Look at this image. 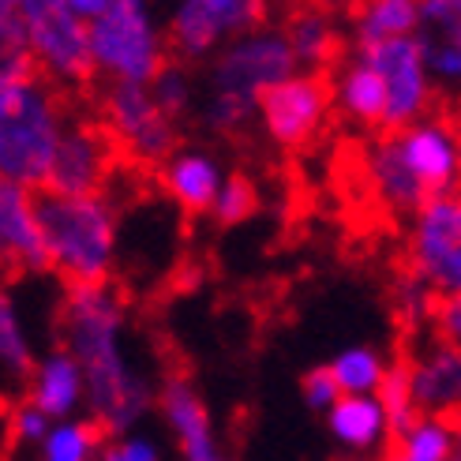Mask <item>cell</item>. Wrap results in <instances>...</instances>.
Here are the masks:
<instances>
[{
	"label": "cell",
	"mask_w": 461,
	"mask_h": 461,
	"mask_svg": "<svg viewBox=\"0 0 461 461\" xmlns=\"http://www.w3.org/2000/svg\"><path fill=\"white\" fill-rule=\"evenodd\" d=\"M117 143L98 121H68L50 188L57 195H105V184L117 161Z\"/></svg>",
	"instance_id": "obj_14"
},
{
	"label": "cell",
	"mask_w": 461,
	"mask_h": 461,
	"mask_svg": "<svg viewBox=\"0 0 461 461\" xmlns=\"http://www.w3.org/2000/svg\"><path fill=\"white\" fill-rule=\"evenodd\" d=\"M327 367L334 372L341 394H379V386L390 372V360L375 349V345H345V349H338Z\"/></svg>",
	"instance_id": "obj_25"
},
{
	"label": "cell",
	"mask_w": 461,
	"mask_h": 461,
	"mask_svg": "<svg viewBox=\"0 0 461 461\" xmlns=\"http://www.w3.org/2000/svg\"><path fill=\"white\" fill-rule=\"evenodd\" d=\"M259 206H263V195H259L256 176L229 173V180H225L218 203H214L211 218H214V225H225V229L229 225H244V221H251V218L259 214Z\"/></svg>",
	"instance_id": "obj_30"
},
{
	"label": "cell",
	"mask_w": 461,
	"mask_h": 461,
	"mask_svg": "<svg viewBox=\"0 0 461 461\" xmlns=\"http://www.w3.org/2000/svg\"><path fill=\"white\" fill-rule=\"evenodd\" d=\"M105 439L109 435L90 417L57 420L53 431L45 435V443L34 450V461H98Z\"/></svg>",
	"instance_id": "obj_26"
},
{
	"label": "cell",
	"mask_w": 461,
	"mask_h": 461,
	"mask_svg": "<svg viewBox=\"0 0 461 461\" xmlns=\"http://www.w3.org/2000/svg\"><path fill=\"white\" fill-rule=\"evenodd\" d=\"M417 45L439 95L461 98V0H420Z\"/></svg>",
	"instance_id": "obj_18"
},
{
	"label": "cell",
	"mask_w": 461,
	"mask_h": 461,
	"mask_svg": "<svg viewBox=\"0 0 461 461\" xmlns=\"http://www.w3.org/2000/svg\"><path fill=\"white\" fill-rule=\"evenodd\" d=\"M225 180H229V169L221 166V158L199 143H180L176 154L158 169L161 192L169 195L176 211L192 214V218L214 211Z\"/></svg>",
	"instance_id": "obj_15"
},
{
	"label": "cell",
	"mask_w": 461,
	"mask_h": 461,
	"mask_svg": "<svg viewBox=\"0 0 461 461\" xmlns=\"http://www.w3.org/2000/svg\"><path fill=\"white\" fill-rule=\"evenodd\" d=\"M301 398H304V405L312 409V412H327L345 398L341 394V386H338V379H334V372L327 364H319V367H308V372L301 375Z\"/></svg>",
	"instance_id": "obj_34"
},
{
	"label": "cell",
	"mask_w": 461,
	"mask_h": 461,
	"mask_svg": "<svg viewBox=\"0 0 461 461\" xmlns=\"http://www.w3.org/2000/svg\"><path fill=\"white\" fill-rule=\"evenodd\" d=\"M285 38L293 45L301 72H319L322 76V68H330L338 60V50H341V31L334 23V12L319 8V5L296 8L285 19Z\"/></svg>",
	"instance_id": "obj_22"
},
{
	"label": "cell",
	"mask_w": 461,
	"mask_h": 461,
	"mask_svg": "<svg viewBox=\"0 0 461 461\" xmlns=\"http://www.w3.org/2000/svg\"><path fill=\"white\" fill-rule=\"evenodd\" d=\"M322 420L334 447L349 457H383L394 443V428L375 394H345Z\"/></svg>",
	"instance_id": "obj_20"
},
{
	"label": "cell",
	"mask_w": 461,
	"mask_h": 461,
	"mask_svg": "<svg viewBox=\"0 0 461 461\" xmlns=\"http://www.w3.org/2000/svg\"><path fill=\"white\" fill-rule=\"evenodd\" d=\"M158 417L166 424L180 461H237L192 375L169 372L158 383Z\"/></svg>",
	"instance_id": "obj_13"
},
{
	"label": "cell",
	"mask_w": 461,
	"mask_h": 461,
	"mask_svg": "<svg viewBox=\"0 0 461 461\" xmlns=\"http://www.w3.org/2000/svg\"><path fill=\"white\" fill-rule=\"evenodd\" d=\"M274 0H173L166 12L173 60L211 64L229 41L270 27Z\"/></svg>",
	"instance_id": "obj_8"
},
{
	"label": "cell",
	"mask_w": 461,
	"mask_h": 461,
	"mask_svg": "<svg viewBox=\"0 0 461 461\" xmlns=\"http://www.w3.org/2000/svg\"><path fill=\"white\" fill-rule=\"evenodd\" d=\"M41 353H34V341H31V330L23 322V312L15 304V296L5 293L0 296V364L5 372L19 383H27V375L34 372Z\"/></svg>",
	"instance_id": "obj_27"
},
{
	"label": "cell",
	"mask_w": 461,
	"mask_h": 461,
	"mask_svg": "<svg viewBox=\"0 0 461 461\" xmlns=\"http://www.w3.org/2000/svg\"><path fill=\"white\" fill-rule=\"evenodd\" d=\"M360 173L383 211L412 218L431 199L461 188V131L450 117L386 131L364 147Z\"/></svg>",
	"instance_id": "obj_2"
},
{
	"label": "cell",
	"mask_w": 461,
	"mask_h": 461,
	"mask_svg": "<svg viewBox=\"0 0 461 461\" xmlns=\"http://www.w3.org/2000/svg\"><path fill=\"white\" fill-rule=\"evenodd\" d=\"M420 23V0H360L353 8V50H372L398 38H412Z\"/></svg>",
	"instance_id": "obj_23"
},
{
	"label": "cell",
	"mask_w": 461,
	"mask_h": 461,
	"mask_svg": "<svg viewBox=\"0 0 461 461\" xmlns=\"http://www.w3.org/2000/svg\"><path fill=\"white\" fill-rule=\"evenodd\" d=\"M0 50L31 53L38 76L57 86H79L95 76L90 23L68 0H19L15 8H0Z\"/></svg>",
	"instance_id": "obj_6"
},
{
	"label": "cell",
	"mask_w": 461,
	"mask_h": 461,
	"mask_svg": "<svg viewBox=\"0 0 461 461\" xmlns=\"http://www.w3.org/2000/svg\"><path fill=\"white\" fill-rule=\"evenodd\" d=\"M379 461H405V457H402V454H398V450H386V454H383V457H379Z\"/></svg>",
	"instance_id": "obj_39"
},
{
	"label": "cell",
	"mask_w": 461,
	"mask_h": 461,
	"mask_svg": "<svg viewBox=\"0 0 461 461\" xmlns=\"http://www.w3.org/2000/svg\"><path fill=\"white\" fill-rule=\"evenodd\" d=\"M390 450H398L405 461H457V431L447 417L420 412L405 431L394 435Z\"/></svg>",
	"instance_id": "obj_24"
},
{
	"label": "cell",
	"mask_w": 461,
	"mask_h": 461,
	"mask_svg": "<svg viewBox=\"0 0 461 461\" xmlns=\"http://www.w3.org/2000/svg\"><path fill=\"white\" fill-rule=\"evenodd\" d=\"M405 270L447 301L461 296V188L431 199L409 218Z\"/></svg>",
	"instance_id": "obj_10"
},
{
	"label": "cell",
	"mask_w": 461,
	"mask_h": 461,
	"mask_svg": "<svg viewBox=\"0 0 461 461\" xmlns=\"http://www.w3.org/2000/svg\"><path fill=\"white\" fill-rule=\"evenodd\" d=\"M50 431H53V420L27 398H19L8 409V447L12 450H38Z\"/></svg>",
	"instance_id": "obj_32"
},
{
	"label": "cell",
	"mask_w": 461,
	"mask_h": 461,
	"mask_svg": "<svg viewBox=\"0 0 461 461\" xmlns=\"http://www.w3.org/2000/svg\"><path fill=\"white\" fill-rule=\"evenodd\" d=\"M38 218L50 248V267L64 289L109 285L121 251V221L109 195L38 192Z\"/></svg>",
	"instance_id": "obj_5"
},
{
	"label": "cell",
	"mask_w": 461,
	"mask_h": 461,
	"mask_svg": "<svg viewBox=\"0 0 461 461\" xmlns=\"http://www.w3.org/2000/svg\"><path fill=\"white\" fill-rule=\"evenodd\" d=\"M102 124L113 135L117 150L135 166L161 169L180 147L176 121L161 109L150 86L140 83H109L102 95Z\"/></svg>",
	"instance_id": "obj_9"
},
{
	"label": "cell",
	"mask_w": 461,
	"mask_h": 461,
	"mask_svg": "<svg viewBox=\"0 0 461 461\" xmlns=\"http://www.w3.org/2000/svg\"><path fill=\"white\" fill-rule=\"evenodd\" d=\"M0 256L12 274H53L38 218V192L5 180H0Z\"/></svg>",
	"instance_id": "obj_16"
},
{
	"label": "cell",
	"mask_w": 461,
	"mask_h": 461,
	"mask_svg": "<svg viewBox=\"0 0 461 461\" xmlns=\"http://www.w3.org/2000/svg\"><path fill=\"white\" fill-rule=\"evenodd\" d=\"M353 53H360L386 83V128L383 131H402L431 117L439 86H435L428 72L417 38H398V41L372 45V50H353Z\"/></svg>",
	"instance_id": "obj_12"
},
{
	"label": "cell",
	"mask_w": 461,
	"mask_h": 461,
	"mask_svg": "<svg viewBox=\"0 0 461 461\" xmlns=\"http://www.w3.org/2000/svg\"><path fill=\"white\" fill-rule=\"evenodd\" d=\"M334 109L330 79L319 72H296L278 83L259 105V128L263 135L282 150H301L319 140Z\"/></svg>",
	"instance_id": "obj_11"
},
{
	"label": "cell",
	"mask_w": 461,
	"mask_h": 461,
	"mask_svg": "<svg viewBox=\"0 0 461 461\" xmlns=\"http://www.w3.org/2000/svg\"><path fill=\"white\" fill-rule=\"evenodd\" d=\"M454 431H457V461H461V412L454 417Z\"/></svg>",
	"instance_id": "obj_38"
},
{
	"label": "cell",
	"mask_w": 461,
	"mask_h": 461,
	"mask_svg": "<svg viewBox=\"0 0 461 461\" xmlns=\"http://www.w3.org/2000/svg\"><path fill=\"white\" fill-rule=\"evenodd\" d=\"M375 398L383 402L394 435L405 431L412 420L420 417V405H417V394H412V372H409V357L405 353L390 360V372H386V379H383Z\"/></svg>",
	"instance_id": "obj_29"
},
{
	"label": "cell",
	"mask_w": 461,
	"mask_h": 461,
	"mask_svg": "<svg viewBox=\"0 0 461 461\" xmlns=\"http://www.w3.org/2000/svg\"><path fill=\"white\" fill-rule=\"evenodd\" d=\"M330 90H334V105L349 124L367 131L386 128V83L360 53L338 60L330 76Z\"/></svg>",
	"instance_id": "obj_21"
},
{
	"label": "cell",
	"mask_w": 461,
	"mask_h": 461,
	"mask_svg": "<svg viewBox=\"0 0 461 461\" xmlns=\"http://www.w3.org/2000/svg\"><path fill=\"white\" fill-rule=\"evenodd\" d=\"M57 334L86 375V417L105 435L143 428L158 409V383L131 349V315L121 289H64Z\"/></svg>",
	"instance_id": "obj_1"
},
{
	"label": "cell",
	"mask_w": 461,
	"mask_h": 461,
	"mask_svg": "<svg viewBox=\"0 0 461 461\" xmlns=\"http://www.w3.org/2000/svg\"><path fill=\"white\" fill-rule=\"evenodd\" d=\"M98 461H166V447H161L150 431L135 428L124 435H109Z\"/></svg>",
	"instance_id": "obj_33"
},
{
	"label": "cell",
	"mask_w": 461,
	"mask_h": 461,
	"mask_svg": "<svg viewBox=\"0 0 461 461\" xmlns=\"http://www.w3.org/2000/svg\"><path fill=\"white\" fill-rule=\"evenodd\" d=\"M68 8H72L83 23H95L113 8V0H68Z\"/></svg>",
	"instance_id": "obj_36"
},
{
	"label": "cell",
	"mask_w": 461,
	"mask_h": 461,
	"mask_svg": "<svg viewBox=\"0 0 461 461\" xmlns=\"http://www.w3.org/2000/svg\"><path fill=\"white\" fill-rule=\"evenodd\" d=\"M64 131L68 117L31 53H0V180L45 192Z\"/></svg>",
	"instance_id": "obj_3"
},
{
	"label": "cell",
	"mask_w": 461,
	"mask_h": 461,
	"mask_svg": "<svg viewBox=\"0 0 461 461\" xmlns=\"http://www.w3.org/2000/svg\"><path fill=\"white\" fill-rule=\"evenodd\" d=\"M312 5H319V8H327V12H338V8H357L360 0H312Z\"/></svg>",
	"instance_id": "obj_37"
},
{
	"label": "cell",
	"mask_w": 461,
	"mask_h": 461,
	"mask_svg": "<svg viewBox=\"0 0 461 461\" xmlns=\"http://www.w3.org/2000/svg\"><path fill=\"white\" fill-rule=\"evenodd\" d=\"M301 72L296 53L285 38V27L251 31L206 64L199 124L211 135H240L251 121H259V105L278 83Z\"/></svg>",
	"instance_id": "obj_4"
},
{
	"label": "cell",
	"mask_w": 461,
	"mask_h": 461,
	"mask_svg": "<svg viewBox=\"0 0 461 461\" xmlns=\"http://www.w3.org/2000/svg\"><path fill=\"white\" fill-rule=\"evenodd\" d=\"M435 308H439V296H435L417 274H402L398 278V285H394V312H398V319L405 322L409 330H417V327H424V322H431L435 319Z\"/></svg>",
	"instance_id": "obj_31"
},
{
	"label": "cell",
	"mask_w": 461,
	"mask_h": 461,
	"mask_svg": "<svg viewBox=\"0 0 461 461\" xmlns=\"http://www.w3.org/2000/svg\"><path fill=\"white\" fill-rule=\"evenodd\" d=\"M431 330L461 349V296H447V301H439L435 319H431Z\"/></svg>",
	"instance_id": "obj_35"
},
{
	"label": "cell",
	"mask_w": 461,
	"mask_h": 461,
	"mask_svg": "<svg viewBox=\"0 0 461 461\" xmlns=\"http://www.w3.org/2000/svg\"><path fill=\"white\" fill-rule=\"evenodd\" d=\"M23 398L31 405H38L53 424L57 420H76L86 412V375L79 360L64 349V345H53L45 349L34 364V372L23 383Z\"/></svg>",
	"instance_id": "obj_19"
},
{
	"label": "cell",
	"mask_w": 461,
	"mask_h": 461,
	"mask_svg": "<svg viewBox=\"0 0 461 461\" xmlns=\"http://www.w3.org/2000/svg\"><path fill=\"white\" fill-rule=\"evenodd\" d=\"M90 57L95 76L105 83L150 86L173 60L169 31L158 19L154 0H113V8L90 23Z\"/></svg>",
	"instance_id": "obj_7"
},
{
	"label": "cell",
	"mask_w": 461,
	"mask_h": 461,
	"mask_svg": "<svg viewBox=\"0 0 461 461\" xmlns=\"http://www.w3.org/2000/svg\"><path fill=\"white\" fill-rule=\"evenodd\" d=\"M150 95L154 102L169 113V117L180 124L184 117H188L192 109H199V98H203V83H195L192 76V64L184 60H169L161 72L154 76L150 83Z\"/></svg>",
	"instance_id": "obj_28"
},
{
	"label": "cell",
	"mask_w": 461,
	"mask_h": 461,
	"mask_svg": "<svg viewBox=\"0 0 461 461\" xmlns=\"http://www.w3.org/2000/svg\"><path fill=\"white\" fill-rule=\"evenodd\" d=\"M409 372H412V394L428 417L454 420L461 412V349L431 330L417 349H409Z\"/></svg>",
	"instance_id": "obj_17"
}]
</instances>
